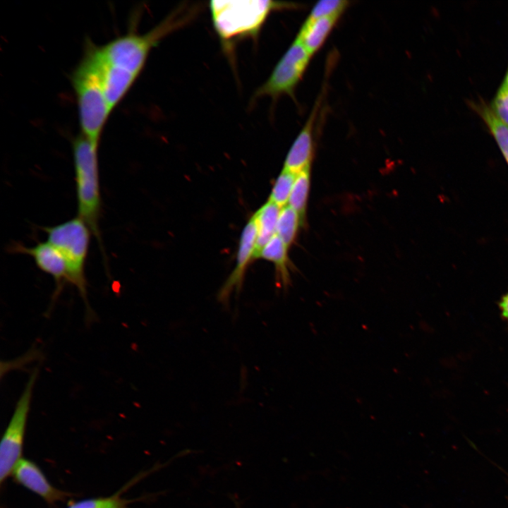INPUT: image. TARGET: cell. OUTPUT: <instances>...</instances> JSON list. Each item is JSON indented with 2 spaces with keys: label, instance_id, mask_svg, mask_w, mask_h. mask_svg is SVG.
Instances as JSON below:
<instances>
[{
  "label": "cell",
  "instance_id": "1",
  "mask_svg": "<svg viewBox=\"0 0 508 508\" xmlns=\"http://www.w3.org/2000/svg\"><path fill=\"white\" fill-rule=\"evenodd\" d=\"M195 11L192 7H179L146 33L128 32L97 45L102 71L134 83L151 49L168 34L190 21Z\"/></svg>",
  "mask_w": 508,
  "mask_h": 508
},
{
  "label": "cell",
  "instance_id": "2",
  "mask_svg": "<svg viewBox=\"0 0 508 508\" xmlns=\"http://www.w3.org/2000/svg\"><path fill=\"white\" fill-rule=\"evenodd\" d=\"M71 81L78 104L80 133L99 145L112 110L105 95L97 45L90 40L72 73Z\"/></svg>",
  "mask_w": 508,
  "mask_h": 508
},
{
  "label": "cell",
  "instance_id": "3",
  "mask_svg": "<svg viewBox=\"0 0 508 508\" xmlns=\"http://www.w3.org/2000/svg\"><path fill=\"white\" fill-rule=\"evenodd\" d=\"M97 144L80 133L73 142L78 217L92 234L99 236L101 195L99 179Z\"/></svg>",
  "mask_w": 508,
  "mask_h": 508
},
{
  "label": "cell",
  "instance_id": "4",
  "mask_svg": "<svg viewBox=\"0 0 508 508\" xmlns=\"http://www.w3.org/2000/svg\"><path fill=\"white\" fill-rule=\"evenodd\" d=\"M47 241L62 255L67 268V281L74 285L85 303L87 313L92 311L87 297L85 265L92 231L78 216L53 226L44 228Z\"/></svg>",
  "mask_w": 508,
  "mask_h": 508
},
{
  "label": "cell",
  "instance_id": "5",
  "mask_svg": "<svg viewBox=\"0 0 508 508\" xmlns=\"http://www.w3.org/2000/svg\"><path fill=\"white\" fill-rule=\"evenodd\" d=\"M289 6L293 4L273 1H213L210 6L214 28L226 40L255 35L272 11Z\"/></svg>",
  "mask_w": 508,
  "mask_h": 508
},
{
  "label": "cell",
  "instance_id": "6",
  "mask_svg": "<svg viewBox=\"0 0 508 508\" xmlns=\"http://www.w3.org/2000/svg\"><path fill=\"white\" fill-rule=\"evenodd\" d=\"M38 369L32 370L19 397L0 443V483L2 486L13 468L23 458L24 440L33 388Z\"/></svg>",
  "mask_w": 508,
  "mask_h": 508
},
{
  "label": "cell",
  "instance_id": "7",
  "mask_svg": "<svg viewBox=\"0 0 508 508\" xmlns=\"http://www.w3.org/2000/svg\"><path fill=\"white\" fill-rule=\"evenodd\" d=\"M312 56L296 38L278 61L267 80L254 94V98L268 96L277 99L282 95L294 96Z\"/></svg>",
  "mask_w": 508,
  "mask_h": 508
},
{
  "label": "cell",
  "instance_id": "8",
  "mask_svg": "<svg viewBox=\"0 0 508 508\" xmlns=\"http://www.w3.org/2000/svg\"><path fill=\"white\" fill-rule=\"evenodd\" d=\"M11 476L16 483L35 493L50 506L64 502L73 495L51 484L40 467L29 459L21 458L13 468Z\"/></svg>",
  "mask_w": 508,
  "mask_h": 508
},
{
  "label": "cell",
  "instance_id": "9",
  "mask_svg": "<svg viewBox=\"0 0 508 508\" xmlns=\"http://www.w3.org/2000/svg\"><path fill=\"white\" fill-rule=\"evenodd\" d=\"M257 242V226L253 215L245 225L239 241L234 269L218 293V300L226 303L232 291L241 290L245 273L250 262L255 259Z\"/></svg>",
  "mask_w": 508,
  "mask_h": 508
},
{
  "label": "cell",
  "instance_id": "10",
  "mask_svg": "<svg viewBox=\"0 0 508 508\" xmlns=\"http://www.w3.org/2000/svg\"><path fill=\"white\" fill-rule=\"evenodd\" d=\"M12 249L16 253L30 256L41 271L53 277L56 284L54 294L56 297L61 291L64 282L67 281L66 265L60 252L47 241L31 247L16 243Z\"/></svg>",
  "mask_w": 508,
  "mask_h": 508
},
{
  "label": "cell",
  "instance_id": "11",
  "mask_svg": "<svg viewBox=\"0 0 508 508\" xmlns=\"http://www.w3.org/2000/svg\"><path fill=\"white\" fill-rule=\"evenodd\" d=\"M318 110V102L293 143L284 161L283 169L295 174L310 167L314 148L313 129Z\"/></svg>",
  "mask_w": 508,
  "mask_h": 508
},
{
  "label": "cell",
  "instance_id": "12",
  "mask_svg": "<svg viewBox=\"0 0 508 508\" xmlns=\"http://www.w3.org/2000/svg\"><path fill=\"white\" fill-rule=\"evenodd\" d=\"M340 16H329L303 23L296 36L313 56L323 45Z\"/></svg>",
  "mask_w": 508,
  "mask_h": 508
},
{
  "label": "cell",
  "instance_id": "13",
  "mask_svg": "<svg viewBox=\"0 0 508 508\" xmlns=\"http://www.w3.org/2000/svg\"><path fill=\"white\" fill-rule=\"evenodd\" d=\"M288 249L289 246L275 234L255 256V259H264L274 265L278 282L284 288L290 282Z\"/></svg>",
  "mask_w": 508,
  "mask_h": 508
},
{
  "label": "cell",
  "instance_id": "14",
  "mask_svg": "<svg viewBox=\"0 0 508 508\" xmlns=\"http://www.w3.org/2000/svg\"><path fill=\"white\" fill-rule=\"evenodd\" d=\"M468 105L485 123L508 164V126L496 116L483 99L470 101Z\"/></svg>",
  "mask_w": 508,
  "mask_h": 508
},
{
  "label": "cell",
  "instance_id": "15",
  "mask_svg": "<svg viewBox=\"0 0 508 508\" xmlns=\"http://www.w3.org/2000/svg\"><path fill=\"white\" fill-rule=\"evenodd\" d=\"M280 210L279 206L268 200L253 214L257 226L255 256L276 234Z\"/></svg>",
  "mask_w": 508,
  "mask_h": 508
},
{
  "label": "cell",
  "instance_id": "16",
  "mask_svg": "<svg viewBox=\"0 0 508 508\" xmlns=\"http://www.w3.org/2000/svg\"><path fill=\"white\" fill-rule=\"evenodd\" d=\"M303 220L294 208L289 205L280 210L276 234L289 247L294 241Z\"/></svg>",
  "mask_w": 508,
  "mask_h": 508
},
{
  "label": "cell",
  "instance_id": "17",
  "mask_svg": "<svg viewBox=\"0 0 508 508\" xmlns=\"http://www.w3.org/2000/svg\"><path fill=\"white\" fill-rule=\"evenodd\" d=\"M310 167L296 174L288 205L300 214L303 222L306 210L309 190Z\"/></svg>",
  "mask_w": 508,
  "mask_h": 508
},
{
  "label": "cell",
  "instance_id": "18",
  "mask_svg": "<svg viewBox=\"0 0 508 508\" xmlns=\"http://www.w3.org/2000/svg\"><path fill=\"white\" fill-rule=\"evenodd\" d=\"M123 490L108 497L73 500L69 502L66 508H130L128 505L131 500L121 497Z\"/></svg>",
  "mask_w": 508,
  "mask_h": 508
},
{
  "label": "cell",
  "instance_id": "19",
  "mask_svg": "<svg viewBox=\"0 0 508 508\" xmlns=\"http://www.w3.org/2000/svg\"><path fill=\"white\" fill-rule=\"evenodd\" d=\"M296 174L283 169L277 178L272 188L269 200L280 208L289 202Z\"/></svg>",
  "mask_w": 508,
  "mask_h": 508
},
{
  "label": "cell",
  "instance_id": "20",
  "mask_svg": "<svg viewBox=\"0 0 508 508\" xmlns=\"http://www.w3.org/2000/svg\"><path fill=\"white\" fill-rule=\"evenodd\" d=\"M349 4V1L346 0L319 1L314 5L306 20L313 21L324 17L341 16Z\"/></svg>",
  "mask_w": 508,
  "mask_h": 508
},
{
  "label": "cell",
  "instance_id": "21",
  "mask_svg": "<svg viewBox=\"0 0 508 508\" xmlns=\"http://www.w3.org/2000/svg\"><path fill=\"white\" fill-rule=\"evenodd\" d=\"M490 107L496 116L508 126V69Z\"/></svg>",
  "mask_w": 508,
  "mask_h": 508
},
{
  "label": "cell",
  "instance_id": "22",
  "mask_svg": "<svg viewBox=\"0 0 508 508\" xmlns=\"http://www.w3.org/2000/svg\"><path fill=\"white\" fill-rule=\"evenodd\" d=\"M498 308L502 319L508 326V291L504 294L498 301Z\"/></svg>",
  "mask_w": 508,
  "mask_h": 508
}]
</instances>
